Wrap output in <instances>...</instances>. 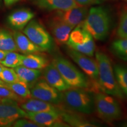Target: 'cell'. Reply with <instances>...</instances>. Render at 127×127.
I'll return each mask as SVG.
<instances>
[{
  "label": "cell",
  "instance_id": "6da1fadb",
  "mask_svg": "<svg viewBox=\"0 0 127 127\" xmlns=\"http://www.w3.org/2000/svg\"><path fill=\"white\" fill-rule=\"evenodd\" d=\"M95 58L98 67V87L107 94L118 99H124L125 97L116 80L114 67L108 56L104 52L97 51Z\"/></svg>",
  "mask_w": 127,
  "mask_h": 127
},
{
  "label": "cell",
  "instance_id": "7a4b0ae2",
  "mask_svg": "<svg viewBox=\"0 0 127 127\" xmlns=\"http://www.w3.org/2000/svg\"><path fill=\"white\" fill-rule=\"evenodd\" d=\"M111 17L104 7H94L88 10L83 22L84 28L98 41H104L109 35L111 28Z\"/></svg>",
  "mask_w": 127,
  "mask_h": 127
},
{
  "label": "cell",
  "instance_id": "3957f363",
  "mask_svg": "<svg viewBox=\"0 0 127 127\" xmlns=\"http://www.w3.org/2000/svg\"><path fill=\"white\" fill-rule=\"evenodd\" d=\"M62 103L66 109L82 114H91L95 111L94 95L85 88H71L63 92Z\"/></svg>",
  "mask_w": 127,
  "mask_h": 127
},
{
  "label": "cell",
  "instance_id": "277c9868",
  "mask_svg": "<svg viewBox=\"0 0 127 127\" xmlns=\"http://www.w3.org/2000/svg\"><path fill=\"white\" fill-rule=\"evenodd\" d=\"M95 111L99 118L108 123L121 120L123 111L117 98L101 91L94 95Z\"/></svg>",
  "mask_w": 127,
  "mask_h": 127
},
{
  "label": "cell",
  "instance_id": "5b68a950",
  "mask_svg": "<svg viewBox=\"0 0 127 127\" xmlns=\"http://www.w3.org/2000/svg\"><path fill=\"white\" fill-rule=\"evenodd\" d=\"M52 63L71 88H89L90 82L86 75L64 57H55Z\"/></svg>",
  "mask_w": 127,
  "mask_h": 127
},
{
  "label": "cell",
  "instance_id": "8992f818",
  "mask_svg": "<svg viewBox=\"0 0 127 127\" xmlns=\"http://www.w3.org/2000/svg\"><path fill=\"white\" fill-rule=\"evenodd\" d=\"M66 44L69 48L90 57L94 55V38L84 28L82 23L73 28Z\"/></svg>",
  "mask_w": 127,
  "mask_h": 127
},
{
  "label": "cell",
  "instance_id": "52a82bcc",
  "mask_svg": "<svg viewBox=\"0 0 127 127\" xmlns=\"http://www.w3.org/2000/svg\"><path fill=\"white\" fill-rule=\"evenodd\" d=\"M23 30L24 34L43 51H50L54 48L53 38L36 20H32Z\"/></svg>",
  "mask_w": 127,
  "mask_h": 127
},
{
  "label": "cell",
  "instance_id": "ba28073f",
  "mask_svg": "<svg viewBox=\"0 0 127 127\" xmlns=\"http://www.w3.org/2000/svg\"><path fill=\"white\" fill-rule=\"evenodd\" d=\"M30 88L31 97L57 105L62 103L63 92L54 88L44 79H38Z\"/></svg>",
  "mask_w": 127,
  "mask_h": 127
},
{
  "label": "cell",
  "instance_id": "9c48e42d",
  "mask_svg": "<svg viewBox=\"0 0 127 127\" xmlns=\"http://www.w3.org/2000/svg\"><path fill=\"white\" fill-rule=\"evenodd\" d=\"M27 112L18 105V101L2 98L0 102V127L12 126L19 118H26Z\"/></svg>",
  "mask_w": 127,
  "mask_h": 127
},
{
  "label": "cell",
  "instance_id": "30bf717a",
  "mask_svg": "<svg viewBox=\"0 0 127 127\" xmlns=\"http://www.w3.org/2000/svg\"><path fill=\"white\" fill-rule=\"evenodd\" d=\"M61 111L62 109H60L39 112H27L26 118L38 124L41 127H69L62 119Z\"/></svg>",
  "mask_w": 127,
  "mask_h": 127
},
{
  "label": "cell",
  "instance_id": "8fae6325",
  "mask_svg": "<svg viewBox=\"0 0 127 127\" xmlns=\"http://www.w3.org/2000/svg\"><path fill=\"white\" fill-rule=\"evenodd\" d=\"M68 56L81 69L84 74L93 80L97 81L98 78V67L96 60L81 52L72 49L67 50Z\"/></svg>",
  "mask_w": 127,
  "mask_h": 127
},
{
  "label": "cell",
  "instance_id": "7c38bea8",
  "mask_svg": "<svg viewBox=\"0 0 127 127\" xmlns=\"http://www.w3.org/2000/svg\"><path fill=\"white\" fill-rule=\"evenodd\" d=\"M48 25L54 40L59 44H66L74 27L64 22L55 14L48 20Z\"/></svg>",
  "mask_w": 127,
  "mask_h": 127
},
{
  "label": "cell",
  "instance_id": "4fadbf2b",
  "mask_svg": "<svg viewBox=\"0 0 127 127\" xmlns=\"http://www.w3.org/2000/svg\"><path fill=\"white\" fill-rule=\"evenodd\" d=\"M88 9L86 6H78L64 11H57L55 14L72 27L81 24L86 18Z\"/></svg>",
  "mask_w": 127,
  "mask_h": 127
},
{
  "label": "cell",
  "instance_id": "5bb4252c",
  "mask_svg": "<svg viewBox=\"0 0 127 127\" xmlns=\"http://www.w3.org/2000/svg\"><path fill=\"white\" fill-rule=\"evenodd\" d=\"M43 77L48 83L58 91L64 92L71 88L53 63L49 64L44 68Z\"/></svg>",
  "mask_w": 127,
  "mask_h": 127
},
{
  "label": "cell",
  "instance_id": "9a60e30c",
  "mask_svg": "<svg viewBox=\"0 0 127 127\" xmlns=\"http://www.w3.org/2000/svg\"><path fill=\"white\" fill-rule=\"evenodd\" d=\"M35 14L28 9H21L12 12L8 17V23L17 31L23 30L32 20Z\"/></svg>",
  "mask_w": 127,
  "mask_h": 127
},
{
  "label": "cell",
  "instance_id": "2e32d148",
  "mask_svg": "<svg viewBox=\"0 0 127 127\" xmlns=\"http://www.w3.org/2000/svg\"><path fill=\"white\" fill-rule=\"evenodd\" d=\"M39 8L47 11H64L78 7L75 0H32Z\"/></svg>",
  "mask_w": 127,
  "mask_h": 127
},
{
  "label": "cell",
  "instance_id": "e0dca14e",
  "mask_svg": "<svg viewBox=\"0 0 127 127\" xmlns=\"http://www.w3.org/2000/svg\"><path fill=\"white\" fill-rule=\"evenodd\" d=\"M18 51L24 55L30 54H37L43 51L32 42L23 32L15 31L12 33Z\"/></svg>",
  "mask_w": 127,
  "mask_h": 127
},
{
  "label": "cell",
  "instance_id": "ac0fdd59",
  "mask_svg": "<svg viewBox=\"0 0 127 127\" xmlns=\"http://www.w3.org/2000/svg\"><path fill=\"white\" fill-rule=\"evenodd\" d=\"M20 107L26 112H31L56 111L60 109L57 105L32 97L24 100L20 104Z\"/></svg>",
  "mask_w": 127,
  "mask_h": 127
},
{
  "label": "cell",
  "instance_id": "d6986e66",
  "mask_svg": "<svg viewBox=\"0 0 127 127\" xmlns=\"http://www.w3.org/2000/svg\"><path fill=\"white\" fill-rule=\"evenodd\" d=\"M79 113L71 111H61L62 119L65 123L67 124L69 127H98L96 124L82 115H79Z\"/></svg>",
  "mask_w": 127,
  "mask_h": 127
},
{
  "label": "cell",
  "instance_id": "ffe728a7",
  "mask_svg": "<svg viewBox=\"0 0 127 127\" xmlns=\"http://www.w3.org/2000/svg\"><path fill=\"white\" fill-rule=\"evenodd\" d=\"M19 79L27 84L30 88L39 79L42 74L40 69H35L21 65L14 68Z\"/></svg>",
  "mask_w": 127,
  "mask_h": 127
},
{
  "label": "cell",
  "instance_id": "44dd1931",
  "mask_svg": "<svg viewBox=\"0 0 127 127\" xmlns=\"http://www.w3.org/2000/svg\"><path fill=\"white\" fill-rule=\"evenodd\" d=\"M45 57L37 54L24 55L22 61V65L35 69H43L49 64Z\"/></svg>",
  "mask_w": 127,
  "mask_h": 127
},
{
  "label": "cell",
  "instance_id": "7402d4cb",
  "mask_svg": "<svg viewBox=\"0 0 127 127\" xmlns=\"http://www.w3.org/2000/svg\"><path fill=\"white\" fill-rule=\"evenodd\" d=\"M0 50L5 51H18L12 33L0 28Z\"/></svg>",
  "mask_w": 127,
  "mask_h": 127
},
{
  "label": "cell",
  "instance_id": "603a6c76",
  "mask_svg": "<svg viewBox=\"0 0 127 127\" xmlns=\"http://www.w3.org/2000/svg\"><path fill=\"white\" fill-rule=\"evenodd\" d=\"M114 71L118 86L127 98V65L117 64L114 66Z\"/></svg>",
  "mask_w": 127,
  "mask_h": 127
},
{
  "label": "cell",
  "instance_id": "cb8c5ba5",
  "mask_svg": "<svg viewBox=\"0 0 127 127\" xmlns=\"http://www.w3.org/2000/svg\"><path fill=\"white\" fill-rule=\"evenodd\" d=\"M4 84L22 99H27L31 98L30 87L24 82L20 80L12 83H4Z\"/></svg>",
  "mask_w": 127,
  "mask_h": 127
},
{
  "label": "cell",
  "instance_id": "d4e9b609",
  "mask_svg": "<svg viewBox=\"0 0 127 127\" xmlns=\"http://www.w3.org/2000/svg\"><path fill=\"white\" fill-rule=\"evenodd\" d=\"M111 50L114 55L127 62V38H119L112 42Z\"/></svg>",
  "mask_w": 127,
  "mask_h": 127
},
{
  "label": "cell",
  "instance_id": "484cf974",
  "mask_svg": "<svg viewBox=\"0 0 127 127\" xmlns=\"http://www.w3.org/2000/svg\"><path fill=\"white\" fill-rule=\"evenodd\" d=\"M24 55L16 51H9L0 64L6 67L14 68L22 65Z\"/></svg>",
  "mask_w": 127,
  "mask_h": 127
},
{
  "label": "cell",
  "instance_id": "4316f807",
  "mask_svg": "<svg viewBox=\"0 0 127 127\" xmlns=\"http://www.w3.org/2000/svg\"><path fill=\"white\" fill-rule=\"evenodd\" d=\"M0 79L4 83H12L20 81L15 69L12 68L4 66L0 72Z\"/></svg>",
  "mask_w": 127,
  "mask_h": 127
},
{
  "label": "cell",
  "instance_id": "83f0119b",
  "mask_svg": "<svg viewBox=\"0 0 127 127\" xmlns=\"http://www.w3.org/2000/svg\"><path fill=\"white\" fill-rule=\"evenodd\" d=\"M117 35L119 38H127V8L125 9L121 14Z\"/></svg>",
  "mask_w": 127,
  "mask_h": 127
},
{
  "label": "cell",
  "instance_id": "f1b7e54d",
  "mask_svg": "<svg viewBox=\"0 0 127 127\" xmlns=\"http://www.w3.org/2000/svg\"><path fill=\"white\" fill-rule=\"evenodd\" d=\"M0 97L2 98H7L20 102V101L25 100L22 99L20 96L16 95L13 91H12L9 88L4 85V84H0Z\"/></svg>",
  "mask_w": 127,
  "mask_h": 127
},
{
  "label": "cell",
  "instance_id": "f546056e",
  "mask_svg": "<svg viewBox=\"0 0 127 127\" xmlns=\"http://www.w3.org/2000/svg\"><path fill=\"white\" fill-rule=\"evenodd\" d=\"M14 127H41L38 124L27 118H21L12 124Z\"/></svg>",
  "mask_w": 127,
  "mask_h": 127
},
{
  "label": "cell",
  "instance_id": "4dcf8cb0",
  "mask_svg": "<svg viewBox=\"0 0 127 127\" xmlns=\"http://www.w3.org/2000/svg\"><path fill=\"white\" fill-rule=\"evenodd\" d=\"M76 2L80 6L92 5L100 4L103 0H75Z\"/></svg>",
  "mask_w": 127,
  "mask_h": 127
},
{
  "label": "cell",
  "instance_id": "1f68e13d",
  "mask_svg": "<svg viewBox=\"0 0 127 127\" xmlns=\"http://www.w3.org/2000/svg\"><path fill=\"white\" fill-rule=\"evenodd\" d=\"M18 1L19 0H4V2L6 6L9 7V6H11L13 4L17 3Z\"/></svg>",
  "mask_w": 127,
  "mask_h": 127
},
{
  "label": "cell",
  "instance_id": "d6a6232c",
  "mask_svg": "<svg viewBox=\"0 0 127 127\" xmlns=\"http://www.w3.org/2000/svg\"><path fill=\"white\" fill-rule=\"evenodd\" d=\"M8 52V51H5L0 50V62L2 61L4 59Z\"/></svg>",
  "mask_w": 127,
  "mask_h": 127
},
{
  "label": "cell",
  "instance_id": "836d02e7",
  "mask_svg": "<svg viewBox=\"0 0 127 127\" xmlns=\"http://www.w3.org/2000/svg\"><path fill=\"white\" fill-rule=\"evenodd\" d=\"M4 68V65H2V64H0V72H1V71H2V70L3 69V68Z\"/></svg>",
  "mask_w": 127,
  "mask_h": 127
},
{
  "label": "cell",
  "instance_id": "e575fe53",
  "mask_svg": "<svg viewBox=\"0 0 127 127\" xmlns=\"http://www.w3.org/2000/svg\"><path fill=\"white\" fill-rule=\"evenodd\" d=\"M123 126L124 127H127V120L125 121V123H124V125Z\"/></svg>",
  "mask_w": 127,
  "mask_h": 127
},
{
  "label": "cell",
  "instance_id": "d590c367",
  "mask_svg": "<svg viewBox=\"0 0 127 127\" xmlns=\"http://www.w3.org/2000/svg\"><path fill=\"white\" fill-rule=\"evenodd\" d=\"M4 82H3L2 81V80H1V79H0V84H4Z\"/></svg>",
  "mask_w": 127,
  "mask_h": 127
},
{
  "label": "cell",
  "instance_id": "8d00e7d4",
  "mask_svg": "<svg viewBox=\"0 0 127 127\" xmlns=\"http://www.w3.org/2000/svg\"><path fill=\"white\" fill-rule=\"evenodd\" d=\"M1 101H2V98L0 97V102H1Z\"/></svg>",
  "mask_w": 127,
  "mask_h": 127
}]
</instances>
